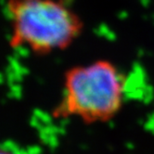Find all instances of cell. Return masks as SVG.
<instances>
[{"label": "cell", "mask_w": 154, "mask_h": 154, "mask_svg": "<svg viewBox=\"0 0 154 154\" xmlns=\"http://www.w3.org/2000/svg\"><path fill=\"white\" fill-rule=\"evenodd\" d=\"M125 93V78L112 62L100 60L75 66L65 74L56 114L86 123L105 122L118 113Z\"/></svg>", "instance_id": "1"}, {"label": "cell", "mask_w": 154, "mask_h": 154, "mask_svg": "<svg viewBox=\"0 0 154 154\" xmlns=\"http://www.w3.org/2000/svg\"><path fill=\"white\" fill-rule=\"evenodd\" d=\"M11 45L35 53L69 47L82 30L80 18L61 0H8Z\"/></svg>", "instance_id": "2"}, {"label": "cell", "mask_w": 154, "mask_h": 154, "mask_svg": "<svg viewBox=\"0 0 154 154\" xmlns=\"http://www.w3.org/2000/svg\"><path fill=\"white\" fill-rule=\"evenodd\" d=\"M1 154H18L14 150L10 149H1Z\"/></svg>", "instance_id": "3"}]
</instances>
